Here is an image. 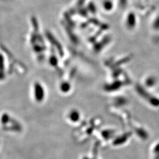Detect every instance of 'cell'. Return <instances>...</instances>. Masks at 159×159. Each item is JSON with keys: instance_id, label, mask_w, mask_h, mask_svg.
I'll return each instance as SVG.
<instances>
[{"instance_id": "6da1fadb", "label": "cell", "mask_w": 159, "mask_h": 159, "mask_svg": "<svg viewBox=\"0 0 159 159\" xmlns=\"http://www.w3.org/2000/svg\"><path fill=\"white\" fill-rule=\"evenodd\" d=\"M35 98L37 101H41L44 98V92L42 87L39 84H37L35 86L34 90Z\"/></svg>"}]
</instances>
